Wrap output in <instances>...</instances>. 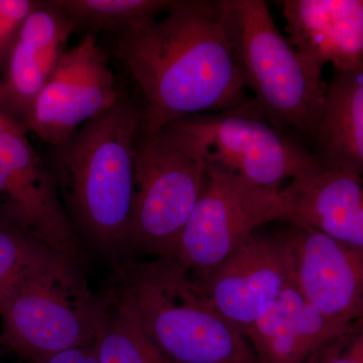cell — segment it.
Masks as SVG:
<instances>
[{
    "instance_id": "1",
    "label": "cell",
    "mask_w": 363,
    "mask_h": 363,
    "mask_svg": "<svg viewBox=\"0 0 363 363\" xmlns=\"http://www.w3.org/2000/svg\"><path fill=\"white\" fill-rule=\"evenodd\" d=\"M164 18L121 30L116 55L145 98L140 133L154 135L199 114L252 100L241 76L221 0H175Z\"/></svg>"
},
{
    "instance_id": "2",
    "label": "cell",
    "mask_w": 363,
    "mask_h": 363,
    "mask_svg": "<svg viewBox=\"0 0 363 363\" xmlns=\"http://www.w3.org/2000/svg\"><path fill=\"white\" fill-rule=\"evenodd\" d=\"M143 112L123 98L52 147L51 168L78 235L112 260L130 257L135 145Z\"/></svg>"
},
{
    "instance_id": "3",
    "label": "cell",
    "mask_w": 363,
    "mask_h": 363,
    "mask_svg": "<svg viewBox=\"0 0 363 363\" xmlns=\"http://www.w3.org/2000/svg\"><path fill=\"white\" fill-rule=\"evenodd\" d=\"M102 292L178 363H260L245 336L174 257L114 262Z\"/></svg>"
},
{
    "instance_id": "4",
    "label": "cell",
    "mask_w": 363,
    "mask_h": 363,
    "mask_svg": "<svg viewBox=\"0 0 363 363\" xmlns=\"http://www.w3.org/2000/svg\"><path fill=\"white\" fill-rule=\"evenodd\" d=\"M245 88L264 116L289 133L313 138L326 98L324 66L279 33L264 0H221Z\"/></svg>"
},
{
    "instance_id": "5",
    "label": "cell",
    "mask_w": 363,
    "mask_h": 363,
    "mask_svg": "<svg viewBox=\"0 0 363 363\" xmlns=\"http://www.w3.org/2000/svg\"><path fill=\"white\" fill-rule=\"evenodd\" d=\"M108 302L90 290L80 266L52 253L0 302L2 343L26 362L90 345Z\"/></svg>"
},
{
    "instance_id": "6",
    "label": "cell",
    "mask_w": 363,
    "mask_h": 363,
    "mask_svg": "<svg viewBox=\"0 0 363 363\" xmlns=\"http://www.w3.org/2000/svg\"><path fill=\"white\" fill-rule=\"evenodd\" d=\"M206 162L187 131L172 123L138 135L128 227V255L174 257L201 195Z\"/></svg>"
},
{
    "instance_id": "7",
    "label": "cell",
    "mask_w": 363,
    "mask_h": 363,
    "mask_svg": "<svg viewBox=\"0 0 363 363\" xmlns=\"http://www.w3.org/2000/svg\"><path fill=\"white\" fill-rule=\"evenodd\" d=\"M176 123L194 138L207 164L257 187L281 190L322 166L313 152L271 123L253 99L230 111Z\"/></svg>"
},
{
    "instance_id": "8",
    "label": "cell",
    "mask_w": 363,
    "mask_h": 363,
    "mask_svg": "<svg viewBox=\"0 0 363 363\" xmlns=\"http://www.w3.org/2000/svg\"><path fill=\"white\" fill-rule=\"evenodd\" d=\"M279 191L257 187L206 164L201 195L175 252L193 279L214 271L266 224L274 222Z\"/></svg>"
},
{
    "instance_id": "9",
    "label": "cell",
    "mask_w": 363,
    "mask_h": 363,
    "mask_svg": "<svg viewBox=\"0 0 363 363\" xmlns=\"http://www.w3.org/2000/svg\"><path fill=\"white\" fill-rule=\"evenodd\" d=\"M0 221L18 227L81 267V238L67 213L51 168L20 123L0 109Z\"/></svg>"
},
{
    "instance_id": "10",
    "label": "cell",
    "mask_w": 363,
    "mask_h": 363,
    "mask_svg": "<svg viewBox=\"0 0 363 363\" xmlns=\"http://www.w3.org/2000/svg\"><path fill=\"white\" fill-rule=\"evenodd\" d=\"M119 98L108 56L88 33L60 59L26 112V128L57 147L111 108Z\"/></svg>"
},
{
    "instance_id": "11",
    "label": "cell",
    "mask_w": 363,
    "mask_h": 363,
    "mask_svg": "<svg viewBox=\"0 0 363 363\" xmlns=\"http://www.w3.org/2000/svg\"><path fill=\"white\" fill-rule=\"evenodd\" d=\"M286 228L252 234L214 271L194 279L224 317L242 334L293 281Z\"/></svg>"
},
{
    "instance_id": "12",
    "label": "cell",
    "mask_w": 363,
    "mask_h": 363,
    "mask_svg": "<svg viewBox=\"0 0 363 363\" xmlns=\"http://www.w3.org/2000/svg\"><path fill=\"white\" fill-rule=\"evenodd\" d=\"M294 281L327 317L350 326L363 321V247L309 227L286 225Z\"/></svg>"
},
{
    "instance_id": "13",
    "label": "cell",
    "mask_w": 363,
    "mask_h": 363,
    "mask_svg": "<svg viewBox=\"0 0 363 363\" xmlns=\"http://www.w3.org/2000/svg\"><path fill=\"white\" fill-rule=\"evenodd\" d=\"M274 218L363 247V177L322 164L279 191Z\"/></svg>"
},
{
    "instance_id": "14",
    "label": "cell",
    "mask_w": 363,
    "mask_h": 363,
    "mask_svg": "<svg viewBox=\"0 0 363 363\" xmlns=\"http://www.w3.org/2000/svg\"><path fill=\"white\" fill-rule=\"evenodd\" d=\"M289 42L303 56L334 71L363 66L362 0H283Z\"/></svg>"
},
{
    "instance_id": "15",
    "label": "cell",
    "mask_w": 363,
    "mask_h": 363,
    "mask_svg": "<svg viewBox=\"0 0 363 363\" xmlns=\"http://www.w3.org/2000/svg\"><path fill=\"white\" fill-rule=\"evenodd\" d=\"M348 327L320 312L293 279L250 326L245 339L260 363H307Z\"/></svg>"
},
{
    "instance_id": "16",
    "label": "cell",
    "mask_w": 363,
    "mask_h": 363,
    "mask_svg": "<svg viewBox=\"0 0 363 363\" xmlns=\"http://www.w3.org/2000/svg\"><path fill=\"white\" fill-rule=\"evenodd\" d=\"M313 140L324 167L363 177V66L334 71Z\"/></svg>"
},
{
    "instance_id": "17",
    "label": "cell",
    "mask_w": 363,
    "mask_h": 363,
    "mask_svg": "<svg viewBox=\"0 0 363 363\" xmlns=\"http://www.w3.org/2000/svg\"><path fill=\"white\" fill-rule=\"evenodd\" d=\"M93 344L100 363H178L111 300Z\"/></svg>"
},
{
    "instance_id": "18",
    "label": "cell",
    "mask_w": 363,
    "mask_h": 363,
    "mask_svg": "<svg viewBox=\"0 0 363 363\" xmlns=\"http://www.w3.org/2000/svg\"><path fill=\"white\" fill-rule=\"evenodd\" d=\"M75 28L91 32L123 30L133 23L157 18L173 1L168 0H52Z\"/></svg>"
},
{
    "instance_id": "19",
    "label": "cell",
    "mask_w": 363,
    "mask_h": 363,
    "mask_svg": "<svg viewBox=\"0 0 363 363\" xmlns=\"http://www.w3.org/2000/svg\"><path fill=\"white\" fill-rule=\"evenodd\" d=\"M56 253L32 234L0 221V302L33 267Z\"/></svg>"
},
{
    "instance_id": "20",
    "label": "cell",
    "mask_w": 363,
    "mask_h": 363,
    "mask_svg": "<svg viewBox=\"0 0 363 363\" xmlns=\"http://www.w3.org/2000/svg\"><path fill=\"white\" fill-rule=\"evenodd\" d=\"M307 363H363V321L351 325Z\"/></svg>"
},
{
    "instance_id": "21",
    "label": "cell",
    "mask_w": 363,
    "mask_h": 363,
    "mask_svg": "<svg viewBox=\"0 0 363 363\" xmlns=\"http://www.w3.org/2000/svg\"><path fill=\"white\" fill-rule=\"evenodd\" d=\"M28 363H100L94 344L70 348L45 357L35 358Z\"/></svg>"
},
{
    "instance_id": "22",
    "label": "cell",
    "mask_w": 363,
    "mask_h": 363,
    "mask_svg": "<svg viewBox=\"0 0 363 363\" xmlns=\"http://www.w3.org/2000/svg\"><path fill=\"white\" fill-rule=\"evenodd\" d=\"M0 346H4V343H2L1 336H0Z\"/></svg>"
},
{
    "instance_id": "23",
    "label": "cell",
    "mask_w": 363,
    "mask_h": 363,
    "mask_svg": "<svg viewBox=\"0 0 363 363\" xmlns=\"http://www.w3.org/2000/svg\"><path fill=\"white\" fill-rule=\"evenodd\" d=\"M18 363H21V362H18Z\"/></svg>"
},
{
    "instance_id": "24",
    "label": "cell",
    "mask_w": 363,
    "mask_h": 363,
    "mask_svg": "<svg viewBox=\"0 0 363 363\" xmlns=\"http://www.w3.org/2000/svg\"><path fill=\"white\" fill-rule=\"evenodd\" d=\"M362 2H363V0H362Z\"/></svg>"
}]
</instances>
